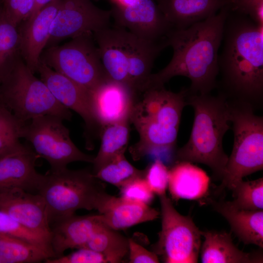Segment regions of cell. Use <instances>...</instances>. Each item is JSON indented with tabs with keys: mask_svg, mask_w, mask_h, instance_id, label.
Wrapping results in <instances>:
<instances>
[{
	"mask_svg": "<svg viewBox=\"0 0 263 263\" xmlns=\"http://www.w3.org/2000/svg\"><path fill=\"white\" fill-rule=\"evenodd\" d=\"M112 7L123 8L132 5L137 0H109Z\"/></svg>",
	"mask_w": 263,
	"mask_h": 263,
	"instance_id": "cell-39",
	"label": "cell"
},
{
	"mask_svg": "<svg viewBox=\"0 0 263 263\" xmlns=\"http://www.w3.org/2000/svg\"><path fill=\"white\" fill-rule=\"evenodd\" d=\"M121 197L125 199L147 205L154 198V193L144 177L135 179L120 188Z\"/></svg>",
	"mask_w": 263,
	"mask_h": 263,
	"instance_id": "cell-35",
	"label": "cell"
},
{
	"mask_svg": "<svg viewBox=\"0 0 263 263\" xmlns=\"http://www.w3.org/2000/svg\"><path fill=\"white\" fill-rule=\"evenodd\" d=\"M111 18L110 10L99 8L92 0H62L45 48L63 39L105 28L110 25Z\"/></svg>",
	"mask_w": 263,
	"mask_h": 263,
	"instance_id": "cell-12",
	"label": "cell"
},
{
	"mask_svg": "<svg viewBox=\"0 0 263 263\" xmlns=\"http://www.w3.org/2000/svg\"><path fill=\"white\" fill-rule=\"evenodd\" d=\"M0 103L23 122L44 115L71 120V111L54 97L46 84L34 75L21 56L0 83Z\"/></svg>",
	"mask_w": 263,
	"mask_h": 263,
	"instance_id": "cell-8",
	"label": "cell"
},
{
	"mask_svg": "<svg viewBox=\"0 0 263 263\" xmlns=\"http://www.w3.org/2000/svg\"><path fill=\"white\" fill-rule=\"evenodd\" d=\"M125 151L116 155L94 174L101 181L113 185L119 189L131 181L144 177L145 170L138 169L125 156Z\"/></svg>",
	"mask_w": 263,
	"mask_h": 263,
	"instance_id": "cell-29",
	"label": "cell"
},
{
	"mask_svg": "<svg viewBox=\"0 0 263 263\" xmlns=\"http://www.w3.org/2000/svg\"><path fill=\"white\" fill-rule=\"evenodd\" d=\"M0 233L15 236L30 242L54 257L50 241L27 229L6 212L0 210Z\"/></svg>",
	"mask_w": 263,
	"mask_h": 263,
	"instance_id": "cell-32",
	"label": "cell"
},
{
	"mask_svg": "<svg viewBox=\"0 0 263 263\" xmlns=\"http://www.w3.org/2000/svg\"></svg>",
	"mask_w": 263,
	"mask_h": 263,
	"instance_id": "cell-42",
	"label": "cell"
},
{
	"mask_svg": "<svg viewBox=\"0 0 263 263\" xmlns=\"http://www.w3.org/2000/svg\"><path fill=\"white\" fill-rule=\"evenodd\" d=\"M159 198L162 229L153 252L166 263H197L202 231L189 216H183L176 210L166 194Z\"/></svg>",
	"mask_w": 263,
	"mask_h": 263,
	"instance_id": "cell-11",
	"label": "cell"
},
{
	"mask_svg": "<svg viewBox=\"0 0 263 263\" xmlns=\"http://www.w3.org/2000/svg\"><path fill=\"white\" fill-rule=\"evenodd\" d=\"M104 224L116 230L152 221L160 213L149 205L112 196L100 212Z\"/></svg>",
	"mask_w": 263,
	"mask_h": 263,
	"instance_id": "cell-23",
	"label": "cell"
},
{
	"mask_svg": "<svg viewBox=\"0 0 263 263\" xmlns=\"http://www.w3.org/2000/svg\"><path fill=\"white\" fill-rule=\"evenodd\" d=\"M214 210L228 222L231 230L244 244L263 248V211L239 209L231 201H212Z\"/></svg>",
	"mask_w": 263,
	"mask_h": 263,
	"instance_id": "cell-21",
	"label": "cell"
},
{
	"mask_svg": "<svg viewBox=\"0 0 263 263\" xmlns=\"http://www.w3.org/2000/svg\"></svg>",
	"mask_w": 263,
	"mask_h": 263,
	"instance_id": "cell-41",
	"label": "cell"
},
{
	"mask_svg": "<svg viewBox=\"0 0 263 263\" xmlns=\"http://www.w3.org/2000/svg\"><path fill=\"white\" fill-rule=\"evenodd\" d=\"M145 170L144 178L154 194L159 196L166 194L168 187L169 169L163 162L156 159Z\"/></svg>",
	"mask_w": 263,
	"mask_h": 263,
	"instance_id": "cell-34",
	"label": "cell"
},
{
	"mask_svg": "<svg viewBox=\"0 0 263 263\" xmlns=\"http://www.w3.org/2000/svg\"><path fill=\"white\" fill-rule=\"evenodd\" d=\"M93 36L108 77L127 85L135 95L145 89L155 58L168 47L166 40L147 41L115 25Z\"/></svg>",
	"mask_w": 263,
	"mask_h": 263,
	"instance_id": "cell-5",
	"label": "cell"
},
{
	"mask_svg": "<svg viewBox=\"0 0 263 263\" xmlns=\"http://www.w3.org/2000/svg\"><path fill=\"white\" fill-rule=\"evenodd\" d=\"M40 247L22 239L0 233V263H35L50 258Z\"/></svg>",
	"mask_w": 263,
	"mask_h": 263,
	"instance_id": "cell-27",
	"label": "cell"
},
{
	"mask_svg": "<svg viewBox=\"0 0 263 263\" xmlns=\"http://www.w3.org/2000/svg\"><path fill=\"white\" fill-rule=\"evenodd\" d=\"M156 3L173 29H182L216 14L230 0H157Z\"/></svg>",
	"mask_w": 263,
	"mask_h": 263,
	"instance_id": "cell-20",
	"label": "cell"
},
{
	"mask_svg": "<svg viewBox=\"0 0 263 263\" xmlns=\"http://www.w3.org/2000/svg\"><path fill=\"white\" fill-rule=\"evenodd\" d=\"M233 200L231 201L237 208L258 211L263 208V178L252 181L237 182L231 189Z\"/></svg>",
	"mask_w": 263,
	"mask_h": 263,
	"instance_id": "cell-30",
	"label": "cell"
},
{
	"mask_svg": "<svg viewBox=\"0 0 263 263\" xmlns=\"http://www.w3.org/2000/svg\"><path fill=\"white\" fill-rule=\"evenodd\" d=\"M187 95V89L174 93L163 86L148 87L135 96L129 115L139 135L130 148L134 160L175 146Z\"/></svg>",
	"mask_w": 263,
	"mask_h": 263,
	"instance_id": "cell-3",
	"label": "cell"
},
{
	"mask_svg": "<svg viewBox=\"0 0 263 263\" xmlns=\"http://www.w3.org/2000/svg\"><path fill=\"white\" fill-rule=\"evenodd\" d=\"M234 142L219 191L231 189L243 178L263 169V117L250 105L228 100Z\"/></svg>",
	"mask_w": 263,
	"mask_h": 263,
	"instance_id": "cell-7",
	"label": "cell"
},
{
	"mask_svg": "<svg viewBox=\"0 0 263 263\" xmlns=\"http://www.w3.org/2000/svg\"><path fill=\"white\" fill-rule=\"evenodd\" d=\"M103 224L100 214L85 216L75 214L50 226V245L54 257L64 255L68 249L83 247Z\"/></svg>",
	"mask_w": 263,
	"mask_h": 263,
	"instance_id": "cell-19",
	"label": "cell"
},
{
	"mask_svg": "<svg viewBox=\"0 0 263 263\" xmlns=\"http://www.w3.org/2000/svg\"><path fill=\"white\" fill-rule=\"evenodd\" d=\"M186 101L193 109L194 121L188 141L176 152L175 162L205 164L215 178L222 180L228 159L223 140L231 128L229 101L220 93L216 96L187 94Z\"/></svg>",
	"mask_w": 263,
	"mask_h": 263,
	"instance_id": "cell-4",
	"label": "cell"
},
{
	"mask_svg": "<svg viewBox=\"0 0 263 263\" xmlns=\"http://www.w3.org/2000/svg\"><path fill=\"white\" fill-rule=\"evenodd\" d=\"M0 210L50 243L51 228L47 209L39 194L19 188L0 191Z\"/></svg>",
	"mask_w": 263,
	"mask_h": 263,
	"instance_id": "cell-15",
	"label": "cell"
},
{
	"mask_svg": "<svg viewBox=\"0 0 263 263\" xmlns=\"http://www.w3.org/2000/svg\"><path fill=\"white\" fill-rule=\"evenodd\" d=\"M63 121L55 115H44L27 121L22 128L21 138L31 144L38 156L48 162L52 171L65 169L74 162L92 163L94 158L75 145Z\"/></svg>",
	"mask_w": 263,
	"mask_h": 263,
	"instance_id": "cell-10",
	"label": "cell"
},
{
	"mask_svg": "<svg viewBox=\"0 0 263 263\" xmlns=\"http://www.w3.org/2000/svg\"><path fill=\"white\" fill-rule=\"evenodd\" d=\"M218 55L221 92L254 109L263 99V25L229 10Z\"/></svg>",
	"mask_w": 263,
	"mask_h": 263,
	"instance_id": "cell-2",
	"label": "cell"
},
{
	"mask_svg": "<svg viewBox=\"0 0 263 263\" xmlns=\"http://www.w3.org/2000/svg\"><path fill=\"white\" fill-rule=\"evenodd\" d=\"M53 0H35V5L32 12L30 17L35 15L40 9H41L44 6L51 2Z\"/></svg>",
	"mask_w": 263,
	"mask_h": 263,
	"instance_id": "cell-40",
	"label": "cell"
},
{
	"mask_svg": "<svg viewBox=\"0 0 263 263\" xmlns=\"http://www.w3.org/2000/svg\"><path fill=\"white\" fill-rule=\"evenodd\" d=\"M110 10L115 26L147 41H166L173 29L153 0H137L129 7H112Z\"/></svg>",
	"mask_w": 263,
	"mask_h": 263,
	"instance_id": "cell-14",
	"label": "cell"
},
{
	"mask_svg": "<svg viewBox=\"0 0 263 263\" xmlns=\"http://www.w3.org/2000/svg\"><path fill=\"white\" fill-rule=\"evenodd\" d=\"M46 263H106L104 256L94 250L87 247H80L66 255L48 258Z\"/></svg>",
	"mask_w": 263,
	"mask_h": 263,
	"instance_id": "cell-36",
	"label": "cell"
},
{
	"mask_svg": "<svg viewBox=\"0 0 263 263\" xmlns=\"http://www.w3.org/2000/svg\"><path fill=\"white\" fill-rule=\"evenodd\" d=\"M37 72L58 102L82 118L86 146L88 149H92L94 139L100 136L102 127L94 113L90 91L54 71L40 59Z\"/></svg>",
	"mask_w": 263,
	"mask_h": 263,
	"instance_id": "cell-13",
	"label": "cell"
},
{
	"mask_svg": "<svg viewBox=\"0 0 263 263\" xmlns=\"http://www.w3.org/2000/svg\"><path fill=\"white\" fill-rule=\"evenodd\" d=\"M25 122L18 119L6 107L0 103V157L11 152L20 144Z\"/></svg>",
	"mask_w": 263,
	"mask_h": 263,
	"instance_id": "cell-31",
	"label": "cell"
},
{
	"mask_svg": "<svg viewBox=\"0 0 263 263\" xmlns=\"http://www.w3.org/2000/svg\"><path fill=\"white\" fill-rule=\"evenodd\" d=\"M209 182V177L203 169L189 162H175L169 170L168 188L174 200L204 197Z\"/></svg>",
	"mask_w": 263,
	"mask_h": 263,
	"instance_id": "cell-22",
	"label": "cell"
},
{
	"mask_svg": "<svg viewBox=\"0 0 263 263\" xmlns=\"http://www.w3.org/2000/svg\"><path fill=\"white\" fill-rule=\"evenodd\" d=\"M38 156L21 143L0 157V191L19 188L38 193L44 175L35 168Z\"/></svg>",
	"mask_w": 263,
	"mask_h": 263,
	"instance_id": "cell-17",
	"label": "cell"
},
{
	"mask_svg": "<svg viewBox=\"0 0 263 263\" xmlns=\"http://www.w3.org/2000/svg\"><path fill=\"white\" fill-rule=\"evenodd\" d=\"M35 0H0L1 11L5 19L18 27L31 15Z\"/></svg>",
	"mask_w": 263,
	"mask_h": 263,
	"instance_id": "cell-33",
	"label": "cell"
},
{
	"mask_svg": "<svg viewBox=\"0 0 263 263\" xmlns=\"http://www.w3.org/2000/svg\"><path fill=\"white\" fill-rule=\"evenodd\" d=\"M83 247L102 254L108 263H119L129 253V238L103 224Z\"/></svg>",
	"mask_w": 263,
	"mask_h": 263,
	"instance_id": "cell-26",
	"label": "cell"
},
{
	"mask_svg": "<svg viewBox=\"0 0 263 263\" xmlns=\"http://www.w3.org/2000/svg\"><path fill=\"white\" fill-rule=\"evenodd\" d=\"M130 123L129 118H127L102 127L100 148L92 162L94 174L116 155L126 151L130 137Z\"/></svg>",
	"mask_w": 263,
	"mask_h": 263,
	"instance_id": "cell-25",
	"label": "cell"
},
{
	"mask_svg": "<svg viewBox=\"0 0 263 263\" xmlns=\"http://www.w3.org/2000/svg\"><path fill=\"white\" fill-rule=\"evenodd\" d=\"M38 193L45 203L50 226L79 209L100 212L112 196L92 171L67 168L44 175Z\"/></svg>",
	"mask_w": 263,
	"mask_h": 263,
	"instance_id": "cell-6",
	"label": "cell"
},
{
	"mask_svg": "<svg viewBox=\"0 0 263 263\" xmlns=\"http://www.w3.org/2000/svg\"><path fill=\"white\" fill-rule=\"evenodd\" d=\"M129 263H158V256L153 252L148 250L131 238H129Z\"/></svg>",
	"mask_w": 263,
	"mask_h": 263,
	"instance_id": "cell-38",
	"label": "cell"
},
{
	"mask_svg": "<svg viewBox=\"0 0 263 263\" xmlns=\"http://www.w3.org/2000/svg\"><path fill=\"white\" fill-rule=\"evenodd\" d=\"M21 56L17 27L5 19L0 7V83Z\"/></svg>",
	"mask_w": 263,
	"mask_h": 263,
	"instance_id": "cell-28",
	"label": "cell"
},
{
	"mask_svg": "<svg viewBox=\"0 0 263 263\" xmlns=\"http://www.w3.org/2000/svg\"><path fill=\"white\" fill-rule=\"evenodd\" d=\"M61 0H53L17 27L21 57L34 74L49 38L51 27Z\"/></svg>",
	"mask_w": 263,
	"mask_h": 263,
	"instance_id": "cell-16",
	"label": "cell"
},
{
	"mask_svg": "<svg viewBox=\"0 0 263 263\" xmlns=\"http://www.w3.org/2000/svg\"><path fill=\"white\" fill-rule=\"evenodd\" d=\"M228 6L230 11L247 16L263 25V0H230Z\"/></svg>",
	"mask_w": 263,
	"mask_h": 263,
	"instance_id": "cell-37",
	"label": "cell"
},
{
	"mask_svg": "<svg viewBox=\"0 0 263 263\" xmlns=\"http://www.w3.org/2000/svg\"><path fill=\"white\" fill-rule=\"evenodd\" d=\"M205 238L201 249L203 263H263V256L258 253L244 252L233 243L231 234L224 231H202Z\"/></svg>",
	"mask_w": 263,
	"mask_h": 263,
	"instance_id": "cell-24",
	"label": "cell"
},
{
	"mask_svg": "<svg viewBox=\"0 0 263 263\" xmlns=\"http://www.w3.org/2000/svg\"><path fill=\"white\" fill-rule=\"evenodd\" d=\"M93 33L77 36L62 45L42 51L40 60L89 91L109 77Z\"/></svg>",
	"mask_w": 263,
	"mask_h": 263,
	"instance_id": "cell-9",
	"label": "cell"
},
{
	"mask_svg": "<svg viewBox=\"0 0 263 263\" xmlns=\"http://www.w3.org/2000/svg\"><path fill=\"white\" fill-rule=\"evenodd\" d=\"M90 93L94 113L101 127L129 118L135 94L127 85L108 78Z\"/></svg>",
	"mask_w": 263,
	"mask_h": 263,
	"instance_id": "cell-18",
	"label": "cell"
},
{
	"mask_svg": "<svg viewBox=\"0 0 263 263\" xmlns=\"http://www.w3.org/2000/svg\"><path fill=\"white\" fill-rule=\"evenodd\" d=\"M229 11L228 5L218 13L182 29H172L168 35V47L173 49L169 64L151 74L146 88L163 86L176 76L191 82L188 94H205L217 88L219 74L218 52L224 26Z\"/></svg>",
	"mask_w": 263,
	"mask_h": 263,
	"instance_id": "cell-1",
	"label": "cell"
}]
</instances>
